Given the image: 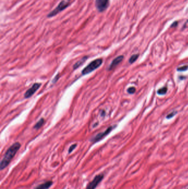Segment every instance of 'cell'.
Wrapping results in <instances>:
<instances>
[{"mask_svg": "<svg viewBox=\"0 0 188 189\" xmlns=\"http://www.w3.org/2000/svg\"><path fill=\"white\" fill-rule=\"evenodd\" d=\"M44 123V118H41L40 120H39L38 122L35 124L34 128L36 129H38L40 128L42 126V125H43Z\"/></svg>", "mask_w": 188, "mask_h": 189, "instance_id": "obj_11", "label": "cell"}, {"mask_svg": "<svg viewBox=\"0 0 188 189\" xmlns=\"http://www.w3.org/2000/svg\"><path fill=\"white\" fill-rule=\"evenodd\" d=\"M167 90H168L167 87L164 86V87L161 88V89H159L158 90L157 93H158V94H159L164 95V94H165L167 93Z\"/></svg>", "mask_w": 188, "mask_h": 189, "instance_id": "obj_12", "label": "cell"}, {"mask_svg": "<svg viewBox=\"0 0 188 189\" xmlns=\"http://www.w3.org/2000/svg\"><path fill=\"white\" fill-rule=\"evenodd\" d=\"M69 5H70V3L69 2L66 1H61L60 2V4L58 5V6H57L54 10L50 12V13L48 15V17L50 18L56 16L57 14L59 13L60 12L63 11L67 7H68Z\"/></svg>", "mask_w": 188, "mask_h": 189, "instance_id": "obj_3", "label": "cell"}, {"mask_svg": "<svg viewBox=\"0 0 188 189\" xmlns=\"http://www.w3.org/2000/svg\"><path fill=\"white\" fill-rule=\"evenodd\" d=\"M187 189H188V188H187Z\"/></svg>", "mask_w": 188, "mask_h": 189, "instance_id": "obj_20", "label": "cell"}, {"mask_svg": "<svg viewBox=\"0 0 188 189\" xmlns=\"http://www.w3.org/2000/svg\"><path fill=\"white\" fill-rule=\"evenodd\" d=\"M20 147L21 145L19 142H16L7 149L0 163V169L1 170L5 169L8 166L12 160L17 154V152L19 150Z\"/></svg>", "mask_w": 188, "mask_h": 189, "instance_id": "obj_1", "label": "cell"}, {"mask_svg": "<svg viewBox=\"0 0 188 189\" xmlns=\"http://www.w3.org/2000/svg\"><path fill=\"white\" fill-rule=\"evenodd\" d=\"M87 56H84V58H83L81 59L80 60L78 61V62L74 65V69H77L78 67H80L81 65H82V64L87 60Z\"/></svg>", "mask_w": 188, "mask_h": 189, "instance_id": "obj_10", "label": "cell"}, {"mask_svg": "<svg viewBox=\"0 0 188 189\" xmlns=\"http://www.w3.org/2000/svg\"><path fill=\"white\" fill-rule=\"evenodd\" d=\"M187 69H188V65H184L181 67H179V68L177 69V70L180 71H185Z\"/></svg>", "mask_w": 188, "mask_h": 189, "instance_id": "obj_14", "label": "cell"}, {"mask_svg": "<svg viewBox=\"0 0 188 189\" xmlns=\"http://www.w3.org/2000/svg\"><path fill=\"white\" fill-rule=\"evenodd\" d=\"M136 91V89L134 87H130L127 89V92L130 94L134 93Z\"/></svg>", "mask_w": 188, "mask_h": 189, "instance_id": "obj_16", "label": "cell"}, {"mask_svg": "<svg viewBox=\"0 0 188 189\" xmlns=\"http://www.w3.org/2000/svg\"><path fill=\"white\" fill-rule=\"evenodd\" d=\"M177 114V111H174V112H172L171 113H170V114H169L168 115H167V116L166 118L167 119H170V118H172V117H173L174 116Z\"/></svg>", "mask_w": 188, "mask_h": 189, "instance_id": "obj_15", "label": "cell"}, {"mask_svg": "<svg viewBox=\"0 0 188 189\" xmlns=\"http://www.w3.org/2000/svg\"><path fill=\"white\" fill-rule=\"evenodd\" d=\"M123 59H124V56L123 55H120V56L115 58L113 60V62H111V64L109 67V70H113L114 68H115V67L117 66L121 62H122Z\"/></svg>", "mask_w": 188, "mask_h": 189, "instance_id": "obj_8", "label": "cell"}, {"mask_svg": "<svg viewBox=\"0 0 188 189\" xmlns=\"http://www.w3.org/2000/svg\"><path fill=\"white\" fill-rule=\"evenodd\" d=\"M114 128V126H110V127H108V128L104 131V132L97 134L96 136H95L93 138H92L90 139V142H92L93 143H96L97 142H99L100 141H101V140L104 138V137H105L106 136L108 135V134L110 133L112 130H113Z\"/></svg>", "mask_w": 188, "mask_h": 189, "instance_id": "obj_5", "label": "cell"}, {"mask_svg": "<svg viewBox=\"0 0 188 189\" xmlns=\"http://www.w3.org/2000/svg\"><path fill=\"white\" fill-rule=\"evenodd\" d=\"M104 178V174L101 173L97 175L92 181H90L89 183L87 185L86 189H96L98 186L99 184L102 181Z\"/></svg>", "mask_w": 188, "mask_h": 189, "instance_id": "obj_4", "label": "cell"}, {"mask_svg": "<svg viewBox=\"0 0 188 189\" xmlns=\"http://www.w3.org/2000/svg\"><path fill=\"white\" fill-rule=\"evenodd\" d=\"M53 184L52 181H47L46 182L42 183L40 185H38L34 189H49L51 187Z\"/></svg>", "mask_w": 188, "mask_h": 189, "instance_id": "obj_9", "label": "cell"}, {"mask_svg": "<svg viewBox=\"0 0 188 189\" xmlns=\"http://www.w3.org/2000/svg\"><path fill=\"white\" fill-rule=\"evenodd\" d=\"M58 78H59V75H57L55 77V78L54 79V80H53V81H54V83H55V82L57 81V79H58Z\"/></svg>", "mask_w": 188, "mask_h": 189, "instance_id": "obj_18", "label": "cell"}, {"mask_svg": "<svg viewBox=\"0 0 188 189\" xmlns=\"http://www.w3.org/2000/svg\"><path fill=\"white\" fill-rule=\"evenodd\" d=\"M76 147H77V144H74L72 145L71 146V147H69V149H68V153L69 154V153H72V151L74 150V149H75V148Z\"/></svg>", "mask_w": 188, "mask_h": 189, "instance_id": "obj_17", "label": "cell"}, {"mask_svg": "<svg viewBox=\"0 0 188 189\" xmlns=\"http://www.w3.org/2000/svg\"><path fill=\"white\" fill-rule=\"evenodd\" d=\"M109 0H96V7L99 12H103L109 6Z\"/></svg>", "mask_w": 188, "mask_h": 189, "instance_id": "obj_6", "label": "cell"}, {"mask_svg": "<svg viewBox=\"0 0 188 189\" xmlns=\"http://www.w3.org/2000/svg\"><path fill=\"white\" fill-rule=\"evenodd\" d=\"M103 63L102 59H97L93 62L89 63V64L88 65L86 68H85L82 71V75H86L89 74L91 72L95 70L96 69L98 68L99 67L102 65Z\"/></svg>", "mask_w": 188, "mask_h": 189, "instance_id": "obj_2", "label": "cell"}, {"mask_svg": "<svg viewBox=\"0 0 188 189\" xmlns=\"http://www.w3.org/2000/svg\"><path fill=\"white\" fill-rule=\"evenodd\" d=\"M177 23H177V22H175V23H174L173 24H172V27H174H174H175V26H176V25H177Z\"/></svg>", "mask_w": 188, "mask_h": 189, "instance_id": "obj_19", "label": "cell"}, {"mask_svg": "<svg viewBox=\"0 0 188 189\" xmlns=\"http://www.w3.org/2000/svg\"><path fill=\"white\" fill-rule=\"evenodd\" d=\"M138 58V54H134V55H132L130 57V58L129 59V63L130 64H132L134 63L135 62H136V60L137 59V58Z\"/></svg>", "mask_w": 188, "mask_h": 189, "instance_id": "obj_13", "label": "cell"}, {"mask_svg": "<svg viewBox=\"0 0 188 189\" xmlns=\"http://www.w3.org/2000/svg\"><path fill=\"white\" fill-rule=\"evenodd\" d=\"M41 84L40 83H35L33 85V86L27 90L26 93H24V97L26 99L29 98L34 94L37 90L40 87Z\"/></svg>", "mask_w": 188, "mask_h": 189, "instance_id": "obj_7", "label": "cell"}]
</instances>
